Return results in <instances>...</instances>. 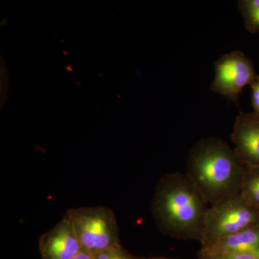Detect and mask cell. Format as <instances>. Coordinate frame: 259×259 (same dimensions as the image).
I'll use <instances>...</instances> for the list:
<instances>
[{
  "label": "cell",
  "mask_w": 259,
  "mask_h": 259,
  "mask_svg": "<svg viewBox=\"0 0 259 259\" xmlns=\"http://www.w3.org/2000/svg\"><path fill=\"white\" fill-rule=\"evenodd\" d=\"M144 259H174L171 258H167V257H151V258H147Z\"/></svg>",
  "instance_id": "cell-15"
},
{
  "label": "cell",
  "mask_w": 259,
  "mask_h": 259,
  "mask_svg": "<svg viewBox=\"0 0 259 259\" xmlns=\"http://www.w3.org/2000/svg\"><path fill=\"white\" fill-rule=\"evenodd\" d=\"M209 207L186 173L180 172L160 179L151 203L153 219L162 233L199 241Z\"/></svg>",
  "instance_id": "cell-1"
},
{
  "label": "cell",
  "mask_w": 259,
  "mask_h": 259,
  "mask_svg": "<svg viewBox=\"0 0 259 259\" xmlns=\"http://www.w3.org/2000/svg\"><path fill=\"white\" fill-rule=\"evenodd\" d=\"M244 168L224 141L209 137L191 149L186 175L212 206L240 194Z\"/></svg>",
  "instance_id": "cell-2"
},
{
  "label": "cell",
  "mask_w": 259,
  "mask_h": 259,
  "mask_svg": "<svg viewBox=\"0 0 259 259\" xmlns=\"http://www.w3.org/2000/svg\"><path fill=\"white\" fill-rule=\"evenodd\" d=\"M74 259H94V256L92 253L82 249Z\"/></svg>",
  "instance_id": "cell-14"
},
{
  "label": "cell",
  "mask_w": 259,
  "mask_h": 259,
  "mask_svg": "<svg viewBox=\"0 0 259 259\" xmlns=\"http://www.w3.org/2000/svg\"><path fill=\"white\" fill-rule=\"evenodd\" d=\"M252 91V106L253 112L259 115V75L250 85Z\"/></svg>",
  "instance_id": "cell-13"
},
{
  "label": "cell",
  "mask_w": 259,
  "mask_h": 259,
  "mask_svg": "<svg viewBox=\"0 0 259 259\" xmlns=\"http://www.w3.org/2000/svg\"><path fill=\"white\" fill-rule=\"evenodd\" d=\"M66 212L83 250L93 255L122 245L112 209L93 206L70 209Z\"/></svg>",
  "instance_id": "cell-3"
},
{
  "label": "cell",
  "mask_w": 259,
  "mask_h": 259,
  "mask_svg": "<svg viewBox=\"0 0 259 259\" xmlns=\"http://www.w3.org/2000/svg\"><path fill=\"white\" fill-rule=\"evenodd\" d=\"M258 224V207L238 194L209 207L199 242L202 247L208 246Z\"/></svg>",
  "instance_id": "cell-4"
},
{
  "label": "cell",
  "mask_w": 259,
  "mask_h": 259,
  "mask_svg": "<svg viewBox=\"0 0 259 259\" xmlns=\"http://www.w3.org/2000/svg\"><path fill=\"white\" fill-rule=\"evenodd\" d=\"M39 250L42 259H74L82 248L69 214L40 237Z\"/></svg>",
  "instance_id": "cell-6"
},
{
  "label": "cell",
  "mask_w": 259,
  "mask_h": 259,
  "mask_svg": "<svg viewBox=\"0 0 259 259\" xmlns=\"http://www.w3.org/2000/svg\"><path fill=\"white\" fill-rule=\"evenodd\" d=\"M240 194L259 208V166H245Z\"/></svg>",
  "instance_id": "cell-9"
},
{
  "label": "cell",
  "mask_w": 259,
  "mask_h": 259,
  "mask_svg": "<svg viewBox=\"0 0 259 259\" xmlns=\"http://www.w3.org/2000/svg\"><path fill=\"white\" fill-rule=\"evenodd\" d=\"M238 7L244 20L245 27L248 32L259 31V0H241Z\"/></svg>",
  "instance_id": "cell-10"
},
{
  "label": "cell",
  "mask_w": 259,
  "mask_h": 259,
  "mask_svg": "<svg viewBox=\"0 0 259 259\" xmlns=\"http://www.w3.org/2000/svg\"><path fill=\"white\" fill-rule=\"evenodd\" d=\"M66 70H67V71H73V69L71 68V66H68L66 68Z\"/></svg>",
  "instance_id": "cell-16"
},
{
  "label": "cell",
  "mask_w": 259,
  "mask_h": 259,
  "mask_svg": "<svg viewBox=\"0 0 259 259\" xmlns=\"http://www.w3.org/2000/svg\"><path fill=\"white\" fill-rule=\"evenodd\" d=\"M94 259H144L131 254L123 247H115L93 254Z\"/></svg>",
  "instance_id": "cell-11"
},
{
  "label": "cell",
  "mask_w": 259,
  "mask_h": 259,
  "mask_svg": "<svg viewBox=\"0 0 259 259\" xmlns=\"http://www.w3.org/2000/svg\"><path fill=\"white\" fill-rule=\"evenodd\" d=\"M200 250L210 254L243 253L259 255V224L226 237L208 246L202 247Z\"/></svg>",
  "instance_id": "cell-8"
},
{
  "label": "cell",
  "mask_w": 259,
  "mask_h": 259,
  "mask_svg": "<svg viewBox=\"0 0 259 259\" xmlns=\"http://www.w3.org/2000/svg\"><path fill=\"white\" fill-rule=\"evenodd\" d=\"M214 68L215 76L211 90L234 102H238L243 89L257 76L252 61L240 51L221 56Z\"/></svg>",
  "instance_id": "cell-5"
},
{
  "label": "cell",
  "mask_w": 259,
  "mask_h": 259,
  "mask_svg": "<svg viewBox=\"0 0 259 259\" xmlns=\"http://www.w3.org/2000/svg\"><path fill=\"white\" fill-rule=\"evenodd\" d=\"M231 139L234 152L244 166H259V115L241 112L236 117Z\"/></svg>",
  "instance_id": "cell-7"
},
{
  "label": "cell",
  "mask_w": 259,
  "mask_h": 259,
  "mask_svg": "<svg viewBox=\"0 0 259 259\" xmlns=\"http://www.w3.org/2000/svg\"><path fill=\"white\" fill-rule=\"evenodd\" d=\"M198 259H259V255L243 253L210 254L199 250Z\"/></svg>",
  "instance_id": "cell-12"
}]
</instances>
